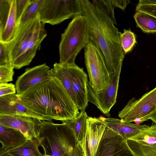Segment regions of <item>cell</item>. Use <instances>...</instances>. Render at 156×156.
I'll return each instance as SVG.
<instances>
[{
	"label": "cell",
	"instance_id": "cell-5",
	"mask_svg": "<svg viewBox=\"0 0 156 156\" xmlns=\"http://www.w3.org/2000/svg\"><path fill=\"white\" fill-rule=\"evenodd\" d=\"M41 22L52 25L82 15L80 0H44L39 11Z\"/></svg>",
	"mask_w": 156,
	"mask_h": 156
},
{
	"label": "cell",
	"instance_id": "cell-24",
	"mask_svg": "<svg viewBox=\"0 0 156 156\" xmlns=\"http://www.w3.org/2000/svg\"><path fill=\"white\" fill-rule=\"evenodd\" d=\"M137 26L146 33H156V18L140 11H136L133 16Z\"/></svg>",
	"mask_w": 156,
	"mask_h": 156
},
{
	"label": "cell",
	"instance_id": "cell-15",
	"mask_svg": "<svg viewBox=\"0 0 156 156\" xmlns=\"http://www.w3.org/2000/svg\"><path fill=\"white\" fill-rule=\"evenodd\" d=\"M44 26L45 24L41 22L40 19L25 50L13 62L15 69H19L31 62L37 51L40 48L42 41L47 35Z\"/></svg>",
	"mask_w": 156,
	"mask_h": 156
},
{
	"label": "cell",
	"instance_id": "cell-26",
	"mask_svg": "<svg viewBox=\"0 0 156 156\" xmlns=\"http://www.w3.org/2000/svg\"><path fill=\"white\" fill-rule=\"evenodd\" d=\"M121 45L125 54L131 51L136 43L135 35L130 29H124V32L119 33Z\"/></svg>",
	"mask_w": 156,
	"mask_h": 156
},
{
	"label": "cell",
	"instance_id": "cell-38",
	"mask_svg": "<svg viewBox=\"0 0 156 156\" xmlns=\"http://www.w3.org/2000/svg\"><path fill=\"white\" fill-rule=\"evenodd\" d=\"M156 110V104L155 105L154 107V109H153V110L152 111H154V110Z\"/></svg>",
	"mask_w": 156,
	"mask_h": 156
},
{
	"label": "cell",
	"instance_id": "cell-1",
	"mask_svg": "<svg viewBox=\"0 0 156 156\" xmlns=\"http://www.w3.org/2000/svg\"><path fill=\"white\" fill-rule=\"evenodd\" d=\"M16 95L20 102L45 121L63 122L74 119L80 112L61 81L54 75Z\"/></svg>",
	"mask_w": 156,
	"mask_h": 156
},
{
	"label": "cell",
	"instance_id": "cell-6",
	"mask_svg": "<svg viewBox=\"0 0 156 156\" xmlns=\"http://www.w3.org/2000/svg\"><path fill=\"white\" fill-rule=\"evenodd\" d=\"M84 50L85 63L89 83L96 92L104 91L108 87L111 80L103 57L90 43L87 44Z\"/></svg>",
	"mask_w": 156,
	"mask_h": 156
},
{
	"label": "cell",
	"instance_id": "cell-31",
	"mask_svg": "<svg viewBox=\"0 0 156 156\" xmlns=\"http://www.w3.org/2000/svg\"><path fill=\"white\" fill-rule=\"evenodd\" d=\"M14 66H0V84L13 81Z\"/></svg>",
	"mask_w": 156,
	"mask_h": 156
},
{
	"label": "cell",
	"instance_id": "cell-34",
	"mask_svg": "<svg viewBox=\"0 0 156 156\" xmlns=\"http://www.w3.org/2000/svg\"><path fill=\"white\" fill-rule=\"evenodd\" d=\"M149 119L152 120L154 123L156 124V110L151 112L141 119L140 120V123L143 122Z\"/></svg>",
	"mask_w": 156,
	"mask_h": 156
},
{
	"label": "cell",
	"instance_id": "cell-25",
	"mask_svg": "<svg viewBox=\"0 0 156 156\" xmlns=\"http://www.w3.org/2000/svg\"><path fill=\"white\" fill-rule=\"evenodd\" d=\"M44 1V0H31L30 4L22 16L16 32L21 27L28 21L37 16Z\"/></svg>",
	"mask_w": 156,
	"mask_h": 156
},
{
	"label": "cell",
	"instance_id": "cell-4",
	"mask_svg": "<svg viewBox=\"0 0 156 156\" xmlns=\"http://www.w3.org/2000/svg\"><path fill=\"white\" fill-rule=\"evenodd\" d=\"M88 27L82 15L72 20L61 34L59 45V63L64 65L76 64V58L89 43Z\"/></svg>",
	"mask_w": 156,
	"mask_h": 156
},
{
	"label": "cell",
	"instance_id": "cell-3",
	"mask_svg": "<svg viewBox=\"0 0 156 156\" xmlns=\"http://www.w3.org/2000/svg\"><path fill=\"white\" fill-rule=\"evenodd\" d=\"M55 123L42 121L37 139L44 155L49 156H81L71 129L65 122Z\"/></svg>",
	"mask_w": 156,
	"mask_h": 156
},
{
	"label": "cell",
	"instance_id": "cell-21",
	"mask_svg": "<svg viewBox=\"0 0 156 156\" xmlns=\"http://www.w3.org/2000/svg\"><path fill=\"white\" fill-rule=\"evenodd\" d=\"M17 29L16 0H12L8 18L3 30L0 32V41L8 42L16 34Z\"/></svg>",
	"mask_w": 156,
	"mask_h": 156
},
{
	"label": "cell",
	"instance_id": "cell-18",
	"mask_svg": "<svg viewBox=\"0 0 156 156\" xmlns=\"http://www.w3.org/2000/svg\"><path fill=\"white\" fill-rule=\"evenodd\" d=\"M101 119L108 127L126 140L135 136L149 126L125 122L117 118L104 117Z\"/></svg>",
	"mask_w": 156,
	"mask_h": 156
},
{
	"label": "cell",
	"instance_id": "cell-19",
	"mask_svg": "<svg viewBox=\"0 0 156 156\" xmlns=\"http://www.w3.org/2000/svg\"><path fill=\"white\" fill-rule=\"evenodd\" d=\"M27 140L26 137L19 131L0 124V141L2 144L0 151L16 148Z\"/></svg>",
	"mask_w": 156,
	"mask_h": 156
},
{
	"label": "cell",
	"instance_id": "cell-13",
	"mask_svg": "<svg viewBox=\"0 0 156 156\" xmlns=\"http://www.w3.org/2000/svg\"><path fill=\"white\" fill-rule=\"evenodd\" d=\"M54 76L53 69L45 63L26 69L16 80V94H19L30 87L50 79Z\"/></svg>",
	"mask_w": 156,
	"mask_h": 156
},
{
	"label": "cell",
	"instance_id": "cell-8",
	"mask_svg": "<svg viewBox=\"0 0 156 156\" xmlns=\"http://www.w3.org/2000/svg\"><path fill=\"white\" fill-rule=\"evenodd\" d=\"M106 125L100 118L89 117L78 147L81 156H96Z\"/></svg>",
	"mask_w": 156,
	"mask_h": 156
},
{
	"label": "cell",
	"instance_id": "cell-35",
	"mask_svg": "<svg viewBox=\"0 0 156 156\" xmlns=\"http://www.w3.org/2000/svg\"><path fill=\"white\" fill-rule=\"evenodd\" d=\"M115 2L117 8L123 11L130 2L129 0H115Z\"/></svg>",
	"mask_w": 156,
	"mask_h": 156
},
{
	"label": "cell",
	"instance_id": "cell-16",
	"mask_svg": "<svg viewBox=\"0 0 156 156\" xmlns=\"http://www.w3.org/2000/svg\"><path fill=\"white\" fill-rule=\"evenodd\" d=\"M40 20L39 14L28 21L18 30L10 41L12 44L11 56L13 62L25 51Z\"/></svg>",
	"mask_w": 156,
	"mask_h": 156
},
{
	"label": "cell",
	"instance_id": "cell-36",
	"mask_svg": "<svg viewBox=\"0 0 156 156\" xmlns=\"http://www.w3.org/2000/svg\"><path fill=\"white\" fill-rule=\"evenodd\" d=\"M0 156H13L9 154H0Z\"/></svg>",
	"mask_w": 156,
	"mask_h": 156
},
{
	"label": "cell",
	"instance_id": "cell-33",
	"mask_svg": "<svg viewBox=\"0 0 156 156\" xmlns=\"http://www.w3.org/2000/svg\"><path fill=\"white\" fill-rule=\"evenodd\" d=\"M15 85L12 83L0 84V97L15 94Z\"/></svg>",
	"mask_w": 156,
	"mask_h": 156
},
{
	"label": "cell",
	"instance_id": "cell-39",
	"mask_svg": "<svg viewBox=\"0 0 156 156\" xmlns=\"http://www.w3.org/2000/svg\"><path fill=\"white\" fill-rule=\"evenodd\" d=\"M43 156H46V155H45L44 154Z\"/></svg>",
	"mask_w": 156,
	"mask_h": 156
},
{
	"label": "cell",
	"instance_id": "cell-29",
	"mask_svg": "<svg viewBox=\"0 0 156 156\" xmlns=\"http://www.w3.org/2000/svg\"><path fill=\"white\" fill-rule=\"evenodd\" d=\"M136 10L145 12L156 18V0H140Z\"/></svg>",
	"mask_w": 156,
	"mask_h": 156
},
{
	"label": "cell",
	"instance_id": "cell-37",
	"mask_svg": "<svg viewBox=\"0 0 156 156\" xmlns=\"http://www.w3.org/2000/svg\"><path fill=\"white\" fill-rule=\"evenodd\" d=\"M148 156H156V153L148 155Z\"/></svg>",
	"mask_w": 156,
	"mask_h": 156
},
{
	"label": "cell",
	"instance_id": "cell-2",
	"mask_svg": "<svg viewBox=\"0 0 156 156\" xmlns=\"http://www.w3.org/2000/svg\"><path fill=\"white\" fill-rule=\"evenodd\" d=\"M80 0L82 15L87 23L89 42L101 55L110 77L120 74L125 55L121 45L120 31L103 10L91 1Z\"/></svg>",
	"mask_w": 156,
	"mask_h": 156
},
{
	"label": "cell",
	"instance_id": "cell-32",
	"mask_svg": "<svg viewBox=\"0 0 156 156\" xmlns=\"http://www.w3.org/2000/svg\"><path fill=\"white\" fill-rule=\"evenodd\" d=\"M31 1V0H16V11L17 21V31L22 16L30 4Z\"/></svg>",
	"mask_w": 156,
	"mask_h": 156
},
{
	"label": "cell",
	"instance_id": "cell-12",
	"mask_svg": "<svg viewBox=\"0 0 156 156\" xmlns=\"http://www.w3.org/2000/svg\"><path fill=\"white\" fill-rule=\"evenodd\" d=\"M41 122L26 116L0 115V124L19 131L27 139H37Z\"/></svg>",
	"mask_w": 156,
	"mask_h": 156
},
{
	"label": "cell",
	"instance_id": "cell-27",
	"mask_svg": "<svg viewBox=\"0 0 156 156\" xmlns=\"http://www.w3.org/2000/svg\"><path fill=\"white\" fill-rule=\"evenodd\" d=\"M12 48L9 41H0V66H14L10 55Z\"/></svg>",
	"mask_w": 156,
	"mask_h": 156
},
{
	"label": "cell",
	"instance_id": "cell-23",
	"mask_svg": "<svg viewBox=\"0 0 156 156\" xmlns=\"http://www.w3.org/2000/svg\"><path fill=\"white\" fill-rule=\"evenodd\" d=\"M52 69L54 75L61 81L69 94L77 105L76 99L73 89L70 73L68 66L56 62L53 65Z\"/></svg>",
	"mask_w": 156,
	"mask_h": 156
},
{
	"label": "cell",
	"instance_id": "cell-10",
	"mask_svg": "<svg viewBox=\"0 0 156 156\" xmlns=\"http://www.w3.org/2000/svg\"><path fill=\"white\" fill-rule=\"evenodd\" d=\"M96 156H135L127 140L106 125Z\"/></svg>",
	"mask_w": 156,
	"mask_h": 156
},
{
	"label": "cell",
	"instance_id": "cell-17",
	"mask_svg": "<svg viewBox=\"0 0 156 156\" xmlns=\"http://www.w3.org/2000/svg\"><path fill=\"white\" fill-rule=\"evenodd\" d=\"M0 115L26 116L45 121L20 102L16 94L0 97Z\"/></svg>",
	"mask_w": 156,
	"mask_h": 156
},
{
	"label": "cell",
	"instance_id": "cell-28",
	"mask_svg": "<svg viewBox=\"0 0 156 156\" xmlns=\"http://www.w3.org/2000/svg\"><path fill=\"white\" fill-rule=\"evenodd\" d=\"M91 1L105 12L116 25L114 13V10L117 8L115 0H92Z\"/></svg>",
	"mask_w": 156,
	"mask_h": 156
},
{
	"label": "cell",
	"instance_id": "cell-22",
	"mask_svg": "<svg viewBox=\"0 0 156 156\" xmlns=\"http://www.w3.org/2000/svg\"><path fill=\"white\" fill-rule=\"evenodd\" d=\"M89 116L85 111H81L74 119L64 122L69 126L74 137L76 144L81 140L84 134L87 119Z\"/></svg>",
	"mask_w": 156,
	"mask_h": 156
},
{
	"label": "cell",
	"instance_id": "cell-7",
	"mask_svg": "<svg viewBox=\"0 0 156 156\" xmlns=\"http://www.w3.org/2000/svg\"><path fill=\"white\" fill-rule=\"evenodd\" d=\"M156 104V87L140 98L130 99L119 112L122 121L128 122H138L153 110Z\"/></svg>",
	"mask_w": 156,
	"mask_h": 156
},
{
	"label": "cell",
	"instance_id": "cell-20",
	"mask_svg": "<svg viewBox=\"0 0 156 156\" xmlns=\"http://www.w3.org/2000/svg\"><path fill=\"white\" fill-rule=\"evenodd\" d=\"M40 145L37 138L27 139L23 144L16 148L0 151V154H9L13 156H43L40 151Z\"/></svg>",
	"mask_w": 156,
	"mask_h": 156
},
{
	"label": "cell",
	"instance_id": "cell-9",
	"mask_svg": "<svg viewBox=\"0 0 156 156\" xmlns=\"http://www.w3.org/2000/svg\"><path fill=\"white\" fill-rule=\"evenodd\" d=\"M120 74L110 77L111 81L108 87L105 91L101 92H95L89 81L87 82L88 102L95 105L107 117L110 116V110L116 102Z\"/></svg>",
	"mask_w": 156,
	"mask_h": 156
},
{
	"label": "cell",
	"instance_id": "cell-14",
	"mask_svg": "<svg viewBox=\"0 0 156 156\" xmlns=\"http://www.w3.org/2000/svg\"><path fill=\"white\" fill-rule=\"evenodd\" d=\"M70 73L73 89L77 101V105L80 111H85L88 100L87 75L81 68L76 64L67 66Z\"/></svg>",
	"mask_w": 156,
	"mask_h": 156
},
{
	"label": "cell",
	"instance_id": "cell-11",
	"mask_svg": "<svg viewBox=\"0 0 156 156\" xmlns=\"http://www.w3.org/2000/svg\"><path fill=\"white\" fill-rule=\"evenodd\" d=\"M127 143L135 156H148L156 153V124L127 140Z\"/></svg>",
	"mask_w": 156,
	"mask_h": 156
},
{
	"label": "cell",
	"instance_id": "cell-30",
	"mask_svg": "<svg viewBox=\"0 0 156 156\" xmlns=\"http://www.w3.org/2000/svg\"><path fill=\"white\" fill-rule=\"evenodd\" d=\"M12 0H0V32L4 29L9 17Z\"/></svg>",
	"mask_w": 156,
	"mask_h": 156
}]
</instances>
